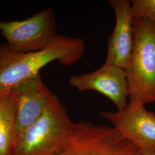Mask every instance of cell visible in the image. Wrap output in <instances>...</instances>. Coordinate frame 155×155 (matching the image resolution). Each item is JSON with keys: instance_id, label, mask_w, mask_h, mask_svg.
Here are the masks:
<instances>
[{"instance_id": "obj_12", "label": "cell", "mask_w": 155, "mask_h": 155, "mask_svg": "<svg viewBox=\"0 0 155 155\" xmlns=\"http://www.w3.org/2000/svg\"><path fill=\"white\" fill-rule=\"evenodd\" d=\"M137 155H155V151L149 150H140Z\"/></svg>"}, {"instance_id": "obj_3", "label": "cell", "mask_w": 155, "mask_h": 155, "mask_svg": "<svg viewBox=\"0 0 155 155\" xmlns=\"http://www.w3.org/2000/svg\"><path fill=\"white\" fill-rule=\"evenodd\" d=\"M74 123L54 94L39 119L17 139L13 155H52L65 144Z\"/></svg>"}, {"instance_id": "obj_1", "label": "cell", "mask_w": 155, "mask_h": 155, "mask_svg": "<svg viewBox=\"0 0 155 155\" xmlns=\"http://www.w3.org/2000/svg\"><path fill=\"white\" fill-rule=\"evenodd\" d=\"M82 39L59 35L47 48L38 52L16 53L0 46V95L39 74L52 62L70 66L81 59L85 51Z\"/></svg>"}, {"instance_id": "obj_11", "label": "cell", "mask_w": 155, "mask_h": 155, "mask_svg": "<svg viewBox=\"0 0 155 155\" xmlns=\"http://www.w3.org/2000/svg\"><path fill=\"white\" fill-rule=\"evenodd\" d=\"M134 18H145L155 24V0L130 1Z\"/></svg>"}, {"instance_id": "obj_7", "label": "cell", "mask_w": 155, "mask_h": 155, "mask_svg": "<svg viewBox=\"0 0 155 155\" xmlns=\"http://www.w3.org/2000/svg\"><path fill=\"white\" fill-rule=\"evenodd\" d=\"M69 84L82 92L100 93L110 100L117 110L122 109L128 104L127 75L125 70L120 67L104 63L93 72L72 75Z\"/></svg>"}, {"instance_id": "obj_2", "label": "cell", "mask_w": 155, "mask_h": 155, "mask_svg": "<svg viewBox=\"0 0 155 155\" xmlns=\"http://www.w3.org/2000/svg\"><path fill=\"white\" fill-rule=\"evenodd\" d=\"M133 45L125 71L128 103L155 102V24L145 18H134Z\"/></svg>"}, {"instance_id": "obj_5", "label": "cell", "mask_w": 155, "mask_h": 155, "mask_svg": "<svg viewBox=\"0 0 155 155\" xmlns=\"http://www.w3.org/2000/svg\"><path fill=\"white\" fill-rule=\"evenodd\" d=\"M0 33L9 50L16 53L44 50L59 35L55 16L50 8L23 20H0Z\"/></svg>"}, {"instance_id": "obj_9", "label": "cell", "mask_w": 155, "mask_h": 155, "mask_svg": "<svg viewBox=\"0 0 155 155\" xmlns=\"http://www.w3.org/2000/svg\"><path fill=\"white\" fill-rule=\"evenodd\" d=\"M116 24L107 47L105 63L125 69L132 53L133 45V17L130 1L110 0Z\"/></svg>"}, {"instance_id": "obj_4", "label": "cell", "mask_w": 155, "mask_h": 155, "mask_svg": "<svg viewBox=\"0 0 155 155\" xmlns=\"http://www.w3.org/2000/svg\"><path fill=\"white\" fill-rule=\"evenodd\" d=\"M140 149L112 126L74 122L61 148L52 155H137Z\"/></svg>"}, {"instance_id": "obj_10", "label": "cell", "mask_w": 155, "mask_h": 155, "mask_svg": "<svg viewBox=\"0 0 155 155\" xmlns=\"http://www.w3.org/2000/svg\"><path fill=\"white\" fill-rule=\"evenodd\" d=\"M17 142L16 98L11 91L0 95V155H13Z\"/></svg>"}, {"instance_id": "obj_8", "label": "cell", "mask_w": 155, "mask_h": 155, "mask_svg": "<svg viewBox=\"0 0 155 155\" xmlns=\"http://www.w3.org/2000/svg\"><path fill=\"white\" fill-rule=\"evenodd\" d=\"M12 91L16 98L17 141L41 116L54 94L45 86L40 74L20 83Z\"/></svg>"}, {"instance_id": "obj_6", "label": "cell", "mask_w": 155, "mask_h": 155, "mask_svg": "<svg viewBox=\"0 0 155 155\" xmlns=\"http://www.w3.org/2000/svg\"><path fill=\"white\" fill-rule=\"evenodd\" d=\"M100 114L140 150L155 151V113L144 105L128 103L122 109L102 111Z\"/></svg>"}]
</instances>
